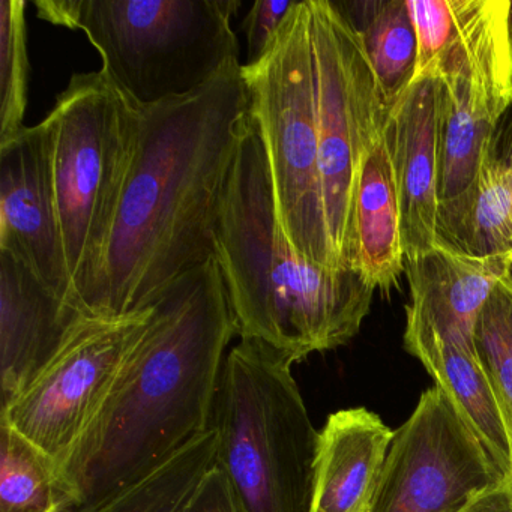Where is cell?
<instances>
[{
    "instance_id": "cell-1",
    "label": "cell",
    "mask_w": 512,
    "mask_h": 512,
    "mask_svg": "<svg viewBox=\"0 0 512 512\" xmlns=\"http://www.w3.org/2000/svg\"><path fill=\"white\" fill-rule=\"evenodd\" d=\"M248 113L238 59L187 97L140 107L139 148L86 313L119 317L152 307L214 257L221 196Z\"/></svg>"
},
{
    "instance_id": "cell-2",
    "label": "cell",
    "mask_w": 512,
    "mask_h": 512,
    "mask_svg": "<svg viewBox=\"0 0 512 512\" xmlns=\"http://www.w3.org/2000/svg\"><path fill=\"white\" fill-rule=\"evenodd\" d=\"M148 331L61 475L79 506L95 502L211 428L230 341L238 335L215 257L157 301Z\"/></svg>"
},
{
    "instance_id": "cell-3",
    "label": "cell",
    "mask_w": 512,
    "mask_h": 512,
    "mask_svg": "<svg viewBox=\"0 0 512 512\" xmlns=\"http://www.w3.org/2000/svg\"><path fill=\"white\" fill-rule=\"evenodd\" d=\"M214 257L239 337L262 341L293 364L349 343L377 292L356 269L323 268L289 244L250 113L221 196Z\"/></svg>"
},
{
    "instance_id": "cell-4",
    "label": "cell",
    "mask_w": 512,
    "mask_h": 512,
    "mask_svg": "<svg viewBox=\"0 0 512 512\" xmlns=\"http://www.w3.org/2000/svg\"><path fill=\"white\" fill-rule=\"evenodd\" d=\"M293 365L248 338L230 347L224 361L211 419L215 466L241 512H310L320 431Z\"/></svg>"
},
{
    "instance_id": "cell-5",
    "label": "cell",
    "mask_w": 512,
    "mask_h": 512,
    "mask_svg": "<svg viewBox=\"0 0 512 512\" xmlns=\"http://www.w3.org/2000/svg\"><path fill=\"white\" fill-rule=\"evenodd\" d=\"M41 125L71 289L85 311L139 148L140 107L103 70L74 74Z\"/></svg>"
},
{
    "instance_id": "cell-6",
    "label": "cell",
    "mask_w": 512,
    "mask_h": 512,
    "mask_svg": "<svg viewBox=\"0 0 512 512\" xmlns=\"http://www.w3.org/2000/svg\"><path fill=\"white\" fill-rule=\"evenodd\" d=\"M239 8L238 0H80L77 29L109 79L148 107L199 91L238 59L230 22Z\"/></svg>"
},
{
    "instance_id": "cell-7",
    "label": "cell",
    "mask_w": 512,
    "mask_h": 512,
    "mask_svg": "<svg viewBox=\"0 0 512 512\" xmlns=\"http://www.w3.org/2000/svg\"><path fill=\"white\" fill-rule=\"evenodd\" d=\"M283 235L305 259L335 268L319 173L316 67L308 0H296L262 59L244 65Z\"/></svg>"
},
{
    "instance_id": "cell-8",
    "label": "cell",
    "mask_w": 512,
    "mask_h": 512,
    "mask_svg": "<svg viewBox=\"0 0 512 512\" xmlns=\"http://www.w3.org/2000/svg\"><path fill=\"white\" fill-rule=\"evenodd\" d=\"M316 67L319 173L335 268L355 266V203L362 158L388 115L358 32L337 2L308 0Z\"/></svg>"
},
{
    "instance_id": "cell-9",
    "label": "cell",
    "mask_w": 512,
    "mask_h": 512,
    "mask_svg": "<svg viewBox=\"0 0 512 512\" xmlns=\"http://www.w3.org/2000/svg\"><path fill=\"white\" fill-rule=\"evenodd\" d=\"M154 307L86 316L50 364L0 410V421L64 466L106 406L148 331Z\"/></svg>"
},
{
    "instance_id": "cell-10",
    "label": "cell",
    "mask_w": 512,
    "mask_h": 512,
    "mask_svg": "<svg viewBox=\"0 0 512 512\" xmlns=\"http://www.w3.org/2000/svg\"><path fill=\"white\" fill-rule=\"evenodd\" d=\"M505 479L448 395L434 385L394 431L373 512H458Z\"/></svg>"
},
{
    "instance_id": "cell-11",
    "label": "cell",
    "mask_w": 512,
    "mask_h": 512,
    "mask_svg": "<svg viewBox=\"0 0 512 512\" xmlns=\"http://www.w3.org/2000/svg\"><path fill=\"white\" fill-rule=\"evenodd\" d=\"M416 80H464L512 104V0H409ZM412 82V83H413Z\"/></svg>"
},
{
    "instance_id": "cell-12",
    "label": "cell",
    "mask_w": 512,
    "mask_h": 512,
    "mask_svg": "<svg viewBox=\"0 0 512 512\" xmlns=\"http://www.w3.org/2000/svg\"><path fill=\"white\" fill-rule=\"evenodd\" d=\"M0 251L22 262L44 286L77 305L56 209L49 145L41 124L0 143Z\"/></svg>"
},
{
    "instance_id": "cell-13",
    "label": "cell",
    "mask_w": 512,
    "mask_h": 512,
    "mask_svg": "<svg viewBox=\"0 0 512 512\" xmlns=\"http://www.w3.org/2000/svg\"><path fill=\"white\" fill-rule=\"evenodd\" d=\"M440 116L442 85L434 79L413 82L386 115L406 262L439 245Z\"/></svg>"
},
{
    "instance_id": "cell-14",
    "label": "cell",
    "mask_w": 512,
    "mask_h": 512,
    "mask_svg": "<svg viewBox=\"0 0 512 512\" xmlns=\"http://www.w3.org/2000/svg\"><path fill=\"white\" fill-rule=\"evenodd\" d=\"M85 311L0 251V391L14 400L65 346Z\"/></svg>"
},
{
    "instance_id": "cell-15",
    "label": "cell",
    "mask_w": 512,
    "mask_h": 512,
    "mask_svg": "<svg viewBox=\"0 0 512 512\" xmlns=\"http://www.w3.org/2000/svg\"><path fill=\"white\" fill-rule=\"evenodd\" d=\"M511 269L509 256H472L443 244L406 262L410 299L404 338L473 341L482 308Z\"/></svg>"
},
{
    "instance_id": "cell-16",
    "label": "cell",
    "mask_w": 512,
    "mask_h": 512,
    "mask_svg": "<svg viewBox=\"0 0 512 512\" xmlns=\"http://www.w3.org/2000/svg\"><path fill=\"white\" fill-rule=\"evenodd\" d=\"M440 85L439 244L461 251L475 208L485 145L509 106L464 80Z\"/></svg>"
},
{
    "instance_id": "cell-17",
    "label": "cell",
    "mask_w": 512,
    "mask_h": 512,
    "mask_svg": "<svg viewBox=\"0 0 512 512\" xmlns=\"http://www.w3.org/2000/svg\"><path fill=\"white\" fill-rule=\"evenodd\" d=\"M394 431L365 409L338 410L319 433L310 512H373Z\"/></svg>"
},
{
    "instance_id": "cell-18",
    "label": "cell",
    "mask_w": 512,
    "mask_h": 512,
    "mask_svg": "<svg viewBox=\"0 0 512 512\" xmlns=\"http://www.w3.org/2000/svg\"><path fill=\"white\" fill-rule=\"evenodd\" d=\"M404 349L421 361L503 476L512 481L511 434L475 343L425 335L404 338Z\"/></svg>"
},
{
    "instance_id": "cell-19",
    "label": "cell",
    "mask_w": 512,
    "mask_h": 512,
    "mask_svg": "<svg viewBox=\"0 0 512 512\" xmlns=\"http://www.w3.org/2000/svg\"><path fill=\"white\" fill-rule=\"evenodd\" d=\"M374 289L391 295L406 274L400 202L385 124L362 158L355 203V266Z\"/></svg>"
},
{
    "instance_id": "cell-20",
    "label": "cell",
    "mask_w": 512,
    "mask_h": 512,
    "mask_svg": "<svg viewBox=\"0 0 512 512\" xmlns=\"http://www.w3.org/2000/svg\"><path fill=\"white\" fill-rule=\"evenodd\" d=\"M215 457L217 436L209 428L139 478L71 512H184Z\"/></svg>"
},
{
    "instance_id": "cell-21",
    "label": "cell",
    "mask_w": 512,
    "mask_h": 512,
    "mask_svg": "<svg viewBox=\"0 0 512 512\" xmlns=\"http://www.w3.org/2000/svg\"><path fill=\"white\" fill-rule=\"evenodd\" d=\"M361 38L388 110L412 85L418 62L415 25L403 0L337 2Z\"/></svg>"
},
{
    "instance_id": "cell-22",
    "label": "cell",
    "mask_w": 512,
    "mask_h": 512,
    "mask_svg": "<svg viewBox=\"0 0 512 512\" xmlns=\"http://www.w3.org/2000/svg\"><path fill=\"white\" fill-rule=\"evenodd\" d=\"M463 253L509 256L512 251V106L500 116L482 155L475 208Z\"/></svg>"
},
{
    "instance_id": "cell-23",
    "label": "cell",
    "mask_w": 512,
    "mask_h": 512,
    "mask_svg": "<svg viewBox=\"0 0 512 512\" xmlns=\"http://www.w3.org/2000/svg\"><path fill=\"white\" fill-rule=\"evenodd\" d=\"M76 499L58 464L0 421V512H71Z\"/></svg>"
},
{
    "instance_id": "cell-24",
    "label": "cell",
    "mask_w": 512,
    "mask_h": 512,
    "mask_svg": "<svg viewBox=\"0 0 512 512\" xmlns=\"http://www.w3.org/2000/svg\"><path fill=\"white\" fill-rule=\"evenodd\" d=\"M26 2H0V143L25 130L29 58L26 44Z\"/></svg>"
},
{
    "instance_id": "cell-25",
    "label": "cell",
    "mask_w": 512,
    "mask_h": 512,
    "mask_svg": "<svg viewBox=\"0 0 512 512\" xmlns=\"http://www.w3.org/2000/svg\"><path fill=\"white\" fill-rule=\"evenodd\" d=\"M473 343L499 398L512 440V269L482 308Z\"/></svg>"
},
{
    "instance_id": "cell-26",
    "label": "cell",
    "mask_w": 512,
    "mask_h": 512,
    "mask_svg": "<svg viewBox=\"0 0 512 512\" xmlns=\"http://www.w3.org/2000/svg\"><path fill=\"white\" fill-rule=\"evenodd\" d=\"M296 0H257L245 17L242 28L247 37V64L260 61L275 40L281 23L292 10Z\"/></svg>"
},
{
    "instance_id": "cell-27",
    "label": "cell",
    "mask_w": 512,
    "mask_h": 512,
    "mask_svg": "<svg viewBox=\"0 0 512 512\" xmlns=\"http://www.w3.org/2000/svg\"><path fill=\"white\" fill-rule=\"evenodd\" d=\"M184 512H241L226 476L215 464Z\"/></svg>"
},
{
    "instance_id": "cell-28",
    "label": "cell",
    "mask_w": 512,
    "mask_h": 512,
    "mask_svg": "<svg viewBox=\"0 0 512 512\" xmlns=\"http://www.w3.org/2000/svg\"><path fill=\"white\" fill-rule=\"evenodd\" d=\"M458 512H512V481L505 479L478 494Z\"/></svg>"
},
{
    "instance_id": "cell-29",
    "label": "cell",
    "mask_w": 512,
    "mask_h": 512,
    "mask_svg": "<svg viewBox=\"0 0 512 512\" xmlns=\"http://www.w3.org/2000/svg\"><path fill=\"white\" fill-rule=\"evenodd\" d=\"M35 7L41 19L53 25L77 29L80 0H44V2H35Z\"/></svg>"
},
{
    "instance_id": "cell-30",
    "label": "cell",
    "mask_w": 512,
    "mask_h": 512,
    "mask_svg": "<svg viewBox=\"0 0 512 512\" xmlns=\"http://www.w3.org/2000/svg\"><path fill=\"white\" fill-rule=\"evenodd\" d=\"M509 260H511V262H512V251H511V253H509Z\"/></svg>"
}]
</instances>
